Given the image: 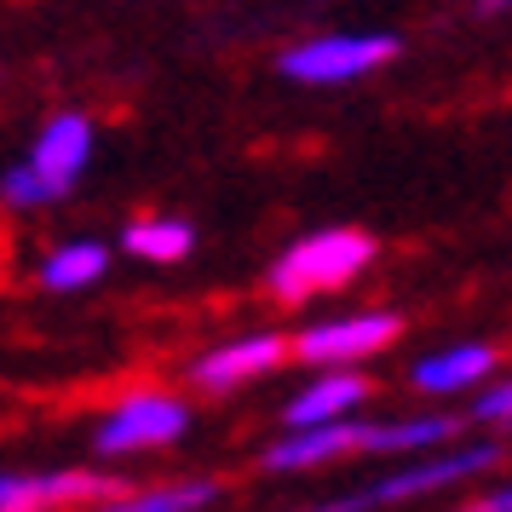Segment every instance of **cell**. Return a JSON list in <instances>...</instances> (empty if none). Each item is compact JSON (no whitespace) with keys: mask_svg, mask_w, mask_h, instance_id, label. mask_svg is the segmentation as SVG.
<instances>
[{"mask_svg":"<svg viewBox=\"0 0 512 512\" xmlns=\"http://www.w3.org/2000/svg\"><path fill=\"white\" fill-rule=\"evenodd\" d=\"M334 455H363V420L357 415L317 420V426H288V438L271 443L259 461H265V472H305V466H323Z\"/></svg>","mask_w":512,"mask_h":512,"instance_id":"6","label":"cell"},{"mask_svg":"<svg viewBox=\"0 0 512 512\" xmlns=\"http://www.w3.org/2000/svg\"><path fill=\"white\" fill-rule=\"evenodd\" d=\"M478 507H484V512H512V484H501V489H489V495H478Z\"/></svg>","mask_w":512,"mask_h":512,"instance_id":"18","label":"cell"},{"mask_svg":"<svg viewBox=\"0 0 512 512\" xmlns=\"http://www.w3.org/2000/svg\"><path fill=\"white\" fill-rule=\"evenodd\" d=\"M190 432V403L173 392H133L116 403V415L98 420L93 449L98 455H144V449H167Z\"/></svg>","mask_w":512,"mask_h":512,"instance_id":"4","label":"cell"},{"mask_svg":"<svg viewBox=\"0 0 512 512\" xmlns=\"http://www.w3.org/2000/svg\"><path fill=\"white\" fill-rule=\"evenodd\" d=\"M472 420H478V426H512V380L489 386V392L472 403Z\"/></svg>","mask_w":512,"mask_h":512,"instance_id":"17","label":"cell"},{"mask_svg":"<svg viewBox=\"0 0 512 512\" xmlns=\"http://www.w3.org/2000/svg\"><path fill=\"white\" fill-rule=\"evenodd\" d=\"M397 58V35L386 29H363V35H311L300 47H288L277 58V75L300 81V87H340L357 75L380 70Z\"/></svg>","mask_w":512,"mask_h":512,"instance_id":"2","label":"cell"},{"mask_svg":"<svg viewBox=\"0 0 512 512\" xmlns=\"http://www.w3.org/2000/svg\"><path fill=\"white\" fill-rule=\"evenodd\" d=\"M121 248L150 265H179L196 248V231H190V219H133L121 231Z\"/></svg>","mask_w":512,"mask_h":512,"instance_id":"14","label":"cell"},{"mask_svg":"<svg viewBox=\"0 0 512 512\" xmlns=\"http://www.w3.org/2000/svg\"><path fill=\"white\" fill-rule=\"evenodd\" d=\"M104 271H110V248L93 242V236H81V242H64V248L47 254L41 288H47V294H75V288H93Z\"/></svg>","mask_w":512,"mask_h":512,"instance_id":"13","label":"cell"},{"mask_svg":"<svg viewBox=\"0 0 512 512\" xmlns=\"http://www.w3.org/2000/svg\"><path fill=\"white\" fill-rule=\"evenodd\" d=\"M0 196H6V208H47V202H64L70 190L52 185L35 162H24V167L12 162L6 173H0Z\"/></svg>","mask_w":512,"mask_h":512,"instance_id":"15","label":"cell"},{"mask_svg":"<svg viewBox=\"0 0 512 512\" xmlns=\"http://www.w3.org/2000/svg\"><path fill=\"white\" fill-rule=\"evenodd\" d=\"M282 357H288V340H282V334H242V340H225V346H213L208 357H196V363H190V380H196L202 392H231V386L254 380V374L277 369Z\"/></svg>","mask_w":512,"mask_h":512,"instance_id":"7","label":"cell"},{"mask_svg":"<svg viewBox=\"0 0 512 512\" xmlns=\"http://www.w3.org/2000/svg\"><path fill=\"white\" fill-rule=\"evenodd\" d=\"M397 334H403V317H397V311H351V317H334V323L300 328V340H294V357H300V363H323V369H340V363H357V357H374V351H386Z\"/></svg>","mask_w":512,"mask_h":512,"instance_id":"5","label":"cell"},{"mask_svg":"<svg viewBox=\"0 0 512 512\" xmlns=\"http://www.w3.org/2000/svg\"><path fill=\"white\" fill-rule=\"evenodd\" d=\"M461 432V420L455 415H415V420H363V455L369 449H392V455H403V449H438V443H449Z\"/></svg>","mask_w":512,"mask_h":512,"instance_id":"12","label":"cell"},{"mask_svg":"<svg viewBox=\"0 0 512 512\" xmlns=\"http://www.w3.org/2000/svg\"><path fill=\"white\" fill-rule=\"evenodd\" d=\"M87 495H116L98 472H12L0 478V507L6 512H35V507H64V501H87Z\"/></svg>","mask_w":512,"mask_h":512,"instance_id":"8","label":"cell"},{"mask_svg":"<svg viewBox=\"0 0 512 512\" xmlns=\"http://www.w3.org/2000/svg\"><path fill=\"white\" fill-rule=\"evenodd\" d=\"M357 403H369V380L357 369H328V374H317L311 386H305L294 403H288V426H317V420H340V415H351Z\"/></svg>","mask_w":512,"mask_h":512,"instance_id":"10","label":"cell"},{"mask_svg":"<svg viewBox=\"0 0 512 512\" xmlns=\"http://www.w3.org/2000/svg\"><path fill=\"white\" fill-rule=\"evenodd\" d=\"M478 6V18H501V12H512V0H472Z\"/></svg>","mask_w":512,"mask_h":512,"instance_id":"19","label":"cell"},{"mask_svg":"<svg viewBox=\"0 0 512 512\" xmlns=\"http://www.w3.org/2000/svg\"><path fill=\"white\" fill-rule=\"evenodd\" d=\"M363 265H374V236L334 225V231H311L294 248H282V259L271 265V294L282 305H300L311 294L346 288L351 277H363Z\"/></svg>","mask_w":512,"mask_h":512,"instance_id":"1","label":"cell"},{"mask_svg":"<svg viewBox=\"0 0 512 512\" xmlns=\"http://www.w3.org/2000/svg\"><path fill=\"white\" fill-rule=\"evenodd\" d=\"M29 162L41 167L52 185L70 190L75 179L87 173V162H93V121L87 116H52L47 127H41L35 150H29Z\"/></svg>","mask_w":512,"mask_h":512,"instance_id":"9","label":"cell"},{"mask_svg":"<svg viewBox=\"0 0 512 512\" xmlns=\"http://www.w3.org/2000/svg\"><path fill=\"white\" fill-rule=\"evenodd\" d=\"M501 461V449L495 443H472V449H443L432 461H415V466H397L386 478H374L369 489H357V495H334L328 507L340 512H369V507H397V501H415L426 489H449L461 484V478H478L489 466Z\"/></svg>","mask_w":512,"mask_h":512,"instance_id":"3","label":"cell"},{"mask_svg":"<svg viewBox=\"0 0 512 512\" xmlns=\"http://www.w3.org/2000/svg\"><path fill=\"white\" fill-rule=\"evenodd\" d=\"M489 369H495V351L489 346H449V351H438V357H420L409 380H415V392H426V397H449V392L478 386Z\"/></svg>","mask_w":512,"mask_h":512,"instance_id":"11","label":"cell"},{"mask_svg":"<svg viewBox=\"0 0 512 512\" xmlns=\"http://www.w3.org/2000/svg\"><path fill=\"white\" fill-rule=\"evenodd\" d=\"M219 501V484H162V489H144V495H127L121 507L127 512H196Z\"/></svg>","mask_w":512,"mask_h":512,"instance_id":"16","label":"cell"}]
</instances>
